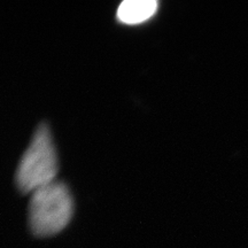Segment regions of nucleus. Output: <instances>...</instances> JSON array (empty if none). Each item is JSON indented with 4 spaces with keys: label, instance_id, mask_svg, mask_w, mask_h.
<instances>
[{
    "label": "nucleus",
    "instance_id": "obj_1",
    "mask_svg": "<svg viewBox=\"0 0 248 248\" xmlns=\"http://www.w3.org/2000/svg\"><path fill=\"white\" fill-rule=\"evenodd\" d=\"M74 214V200L68 186L53 182L32 193L29 224L33 234L49 237L63 230Z\"/></svg>",
    "mask_w": 248,
    "mask_h": 248
},
{
    "label": "nucleus",
    "instance_id": "obj_2",
    "mask_svg": "<svg viewBox=\"0 0 248 248\" xmlns=\"http://www.w3.org/2000/svg\"><path fill=\"white\" fill-rule=\"evenodd\" d=\"M59 163L51 131L45 123L37 128L16 171V185L22 193H33L55 182Z\"/></svg>",
    "mask_w": 248,
    "mask_h": 248
},
{
    "label": "nucleus",
    "instance_id": "obj_3",
    "mask_svg": "<svg viewBox=\"0 0 248 248\" xmlns=\"http://www.w3.org/2000/svg\"><path fill=\"white\" fill-rule=\"evenodd\" d=\"M155 0H125L117 8V20L125 24H138L150 20L157 11Z\"/></svg>",
    "mask_w": 248,
    "mask_h": 248
}]
</instances>
